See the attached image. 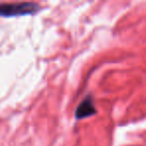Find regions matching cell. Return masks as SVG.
Instances as JSON below:
<instances>
[{
	"label": "cell",
	"instance_id": "1",
	"mask_svg": "<svg viewBox=\"0 0 146 146\" xmlns=\"http://www.w3.org/2000/svg\"><path fill=\"white\" fill-rule=\"evenodd\" d=\"M40 10V6L34 2L0 3V16L14 17L34 14Z\"/></svg>",
	"mask_w": 146,
	"mask_h": 146
},
{
	"label": "cell",
	"instance_id": "2",
	"mask_svg": "<svg viewBox=\"0 0 146 146\" xmlns=\"http://www.w3.org/2000/svg\"><path fill=\"white\" fill-rule=\"evenodd\" d=\"M96 114V108L94 106L93 100L90 95H88L81 103L78 105L75 112V117L77 119H83V118L89 117Z\"/></svg>",
	"mask_w": 146,
	"mask_h": 146
}]
</instances>
